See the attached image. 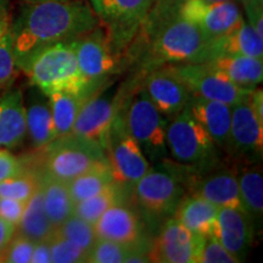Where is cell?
<instances>
[{
  "label": "cell",
  "instance_id": "1",
  "mask_svg": "<svg viewBox=\"0 0 263 263\" xmlns=\"http://www.w3.org/2000/svg\"><path fill=\"white\" fill-rule=\"evenodd\" d=\"M100 25L87 0H48L26 3L11 18L15 64L26 72L43 49L81 37Z\"/></svg>",
  "mask_w": 263,
  "mask_h": 263
},
{
  "label": "cell",
  "instance_id": "2",
  "mask_svg": "<svg viewBox=\"0 0 263 263\" xmlns=\"http://www.w3.org/2000/svg\"><path fill=\"white\" fill-rule=\"evenodd\" d=\"M159 27L151 39L144 65L149 70L163 65L199 64L207 60L210 41L178 12L157 20Z\"/></svg>",
  "mask_w": 263,
  "mask_h": 263
},
{
  "label": "cell",
  "instance_id": "3",
  "mask_svg": "<svg viewBox=\"0 0 263 263\" xmlns=\"http://www.w3.org/2000/svg\"><path fill=\"white\" fill-rule=\"evenodd\" d=\"M176 176L185 192L200 196L217 207L242 209L235 167L226 161L210 166H185L167 159L160 162Z\"/></svg>",
  "mask_w": 263,
  "mask_h": 263
},
{
  "label": "cell",
  "instance_id": "4",
  "mask_svg": "<svg viewBox=\"0 0 263 263\" xmlns=\"http://www.w3.org/2000/svg\"><path fill=\"white\" fill-rule=\"evenodd\" d=\"M25 73L32 85L47 95L67 91L88 97L76 57L74 39L43 49L32 59Z\"/></svg>",
  "mask_w": 263,
  "mask_h": 263
},
{
  "label": "cell",
  "instance_id": "5",
  "mask_svg": "<svg viewBox=\"0 0 263 263\" xmlns=\"http://www.w3.org/2000/svg\"><path fill=\"white\" fill-rule=\"evenodd\" d=\"M132 93L124 99L121 108L128 130L149 162L160 163L170 159L166 144L170 121L157 110L143 85Z\"/></svg>",
  "mask_w": 263,
  "mask_h": 263
},
{
  "label": "cell",
  "instance_id": "6",
  "mask_svg": "<svg viewBox=\"0 0 263 263\" xmlns=\"http://www.w3.org/2000/svg\"><path fill=\"white\" fill-rule=\"evenodd\" d=\"M43 171L64 182L108 162L104 147L90 138L68 133L57 137L43 149Z\"/></svg>",
  "mask_w": 263,
  "mask_h": 263
},
{
  "label": "cell",
  "instance_id": "7",
  "mask_svg": "<svg viewBox=\"0 0 263 263\" xmlns=\"http://www.w3.org/2000/svg\"><path fill=\"white\" fill-rule=\"evenodd\" d=\"M166 144L170 159L185 166L202 167L222 162V151L186 107L168 122Z\"/></svg>",
  "mask_w": 263,
  "mask_h": 263
},
{
  "label": "cell",
  "instance_id": "8",
  "mask_svg": "<svg viewBox=\"0 0 263 263\" xmlns=\"http://www.w3.org/2000/svg\"><path fill=\"white\" fill-rule=\"evenodd\" d=\"M74 48L88 97L112 83V77L120 72L121 57L114 49L103 26L99 25L76 38Z\"/></svg>",
  "mask_w": 263,
  "mask_h": 263
},
{
  "label": "cell",
  "instance_id": "9",
  "mask_svg": "<svg viewBox=\"0 0 263 263\" xmlns=\"http://www.w3.org/2000/svg\"><path fill=\"white\" fill-rule=\"evenodd\" d=\"M155 0H89L99 22L120 57L133 41Z\"/></svg>",
  "mask_w": 263,
  "mask_h": 263
},
{
  "label": "cell",
  "instance_id": "10",
  "mask_svg": "<svg viewBox=\"0 0 263 263\" xmlns=\"http://www.w3.org/2000/svg\"><path fill=\"white\" fill-rule=\"evenodd\" d=\"M104 150L115 182L121 185L133 186L150 168V162L128 130L121 110L108 128Z\"/></svg>",
  "mask_w": 263,
  "mask_h": 263
},
{
  "label": "cell",
  "instance_id": "11",
  "mask_svg": "<svg viewBox=\"0 0 263 263\" xmlns=\"http://www.w3.org/2000/svg\"><path fill=\"white\" fill-rule=\"evenodd\" d=\"M134 199L144 213L151 218L172 217L185 189L173 173L160 164L149 168L133 185Z\"/></svg>",
  "mask_w": 263,
  "mask_h": 263
},
{
  "label": "cell",
  "instance_id": "12",
  "mask_svg": "<svg viewBox=\"0 0 263 263\" xmlns=\"http://www.w3.org/2000/svg\"><path fill=\"white\" fill-rule=\"evenodd\" d=\"M170 67L188 87L192 94L209 100L221 101L230 106L248 100L254 90L232 83L212 71L203 62L170 65Z\"/></svg>",
  "mask_w": 263,
  "mask_h": 263
},
{
  "label": "cell",
  "instance_id": "13",
  "mask_svg": "<svg viewBox=\"0 0 263 263\" xmlns=\"http://www.w3.org/2000/svg\"><path fill=\"white\" fill-rule=\"evenodd\" d=\"M111 84L95 91L84 101L72 128V133L90 138L103 147L106 143L108 128L126 99L123 91L111 89Z\"/></svg>",
  "mask_w": 263,
  "mask_h": 263
},
{
  "label": "cell",
  "instance_id": "14",
  "mask_svg": "<svg viewBox=\"0 0 263 263\" xmlns=\"http://www.w3.org/2000/svg\"><path fill=\"white\" fill-rule=\"evenodd\" d=\"M263 124L252 112L249 99L232 106V124L226 155L235 164L261 163Z\"/></svg>",
  "mask_w": 263,
  "mask_h": 263
},
{
  "label": "cell",
  "instance_id": "15",
  "mask_svg": "<svg viewBox=\"0 0 263 263\" xmlns=\"http://www.w3.org/2000/svg\"><path fill=\"white\" fill-rule=\"evenodd\" d=\"M178 14L195 25L209 41L221 37L244 21L241 11L234 0H183L179 5Z\"/></svg>",
  "mask_w": 263,
  "mask_h": 263
},
{
  "label": "cell",
  "instance_id": "16",
  "mask_svg": "<svg viewBox=\"0 0 263 263\" xmlns=\"http://www.w3.org/2000/svg\"><path fill=\"white\" fill-rule=\"evenodd\" d=\"M199 236L193 234L173 217L167 219L147 251L150 262L195 263Z\"/></svg>",
  "mask_w": 263,
  "mask_h": 263
},
{
  "label": "cell",
  "instance_id": "17",
  "mask_svg": "<svg viewBox=\"0 0 263 263\" xmlns=\"http://www.w3.org/2000/svg\"><path fill=\"white\" fill-rule=\"evenodd\" d=\"M147 95L157 110L171 121L188 104L192 93L170 65L151 70L143 82Z\"/></svg>",
  "mask_w": 263,
  "mask_h": 263
},
{
  "label": "cell",
  "instance_id": "18",
  "mask_svg": "<svg viewBox=\"0 0 263 263\" xmlns=\"http://www.w3.org/2000/svg\"><path fill=\"white\" fill-rule=\"evenodd\" d=\"M255 227L241 209L219 207L213 235L238 262H244L255 238Z\"/></svg>",
  "mask_w": 263,
  "mask_h": 263
},
{
  "label": "cell",
  "instance_id": "19",
  "mask_svg": "<svg viewBox=\"0 0 263 263\" xmlns=\"http://www.w3.org/2000/svg\"><path fill=\"white\" fill-rule=\"evenodd\" d=\"M98 239L110 240L133 248H141V227L140 217L122 201L107 209L94 224Z\"/></svg>",
  "mask_w": 263,
  "mask_h": 263
},
{
  "label": "cell",
  "instance_id": "20",
  "mask_svg": "<svg viewBox=\"0 0 263 263\" xmlns=\"http://www.w3.org/2000/svg\"><path fill=\"white\" fill-rule=\"evenodd\" d=\"M193 117L201 124L222 154L228 149L232 124V106L192 94L185 105Z\"/></svg>",
  "mask_w": 263,
  "mask_h": 263
},
{
  "label": "cell",
  "instance_id": "21",
  "mask_svg": "<svg viewBox=\"0 0 263 263\" xmlns=\"http://www.w3.org/2000/svg\"><path fill=\"white\" fill-rule=\"evenodd\" d=\"M27 137L24 93L8 88L0 95V146L12 150L21 146Z\"/></svg>",
  "mask_w": 263,
  "mask_h": 263
},
{
  "label": "cell",
  "instance_id": "22",
  "mask_svg": "<svg viewBox=\"0 0 263 263\" xmlns=\"http://www.w3.org/2000/svg\"><path fill=\"white\" fill-rule=\"evenodd\" d=\"M27 136L32 146L41 150L57 138L49 98L37 87L32 85L24 97Z\"/></svg>",
  "mask_w": 263,
  "mask_h": 263
},
{
  "label": "cell",
  "instance_id": "23",
  "mask_svg": "<svg viewBox=\"0 0 263 263\" xmlns=\"http://www.w3.org/2000/svg\"><path fill=\"white\" fill-rule=\"evenodd\" d=\"M219 55H242L262 59L263 37L244 20L226 34L210 41L206 61Z\"/></svg>",
  "mask_w": 263,
  "mask_h": 263
},
{
  "label": "cell",
  "instance_id": "24",
  "mask_svg": "<svg viewBox=\"0 0 263 263\" xmlns=\"http://www.w3.org/2000/svg\"><path fill=\"white\" fill-rule=\"evenodd\" d=\"M203 64L232 83L248 89H255L263 80L262 59L242 55H219Z\"/></svg>",
  "mask_w": 263,
  "mask_h": 263
},
{
  "label": "cell",
  "instance_id": "25",
  "mask_svg": "<svg viewBox=\"0 0 263 263\" xmlns=\"http://www.w3.org/2000/svg\"><path fill=\"white\" fill-rule=\"evenodd\" d=\"M242 209L248 213L255 230L261 228L263 218V177L261 163L234 164Z\"/></svg>",
  "mask_w": 263,
  "mask_h": 263
},
{
  "label": "cell",
  "instance_id": "26",
  "mask_svg": "<svg viewBox=\"0 0 263 263\" xmlns=\"http://www.w3.org/2000/svg\"><path fill=\"white\" fill-rule=\"evenodd\" d=\"M218 209L202 197L185 193L173 213V218L195 235L213 234Z\"/></svg>",
  "mask_w": 263,
  "mask_h": 263
},
{
  "label": "cell",
  "instance_id": "27",
  "mask_svg": "<svg viewBox=\"0 0 263 263\" xmlns=\"http://www.w3.org/2000/svg\"><path fill=\"white\" fill-rule=\"evenodd\" d=\"M39 188H41L45 212L51 224L57 228L68 217L73 215V206L67 182L41 172L39 173Z\"/></svg>",
  "mask_w": 263,
  "mask_h": 263
},
{
  "label": "cell",
  "instance_id": "28",
  "mask_svg": "<svg viewBox=\"0 0 263 263\" xmlns=\"http://www.w3.org/2000/svg\"><path fill=\"white\" fill-rule=\"evenodd\" d=\"M55 227L45 212L41 188L33 194V196L26 203L21 221L16 227V232L32 240L33 242L44 241L50 238Z\"/></svg>",
  "mask_w": 263,
  "mask_h": 263
},
{
  "label": "cell",
  "instance_id": "29",
  "mask_svg": "<svg viewBox=\"0 0 263 263\" xmlns=\"http://www.w3.org/2000/svg\"><path fill=\"white\" fill-rule=\"evenodd\" d=\"M48 98L51 108L52 120H54L55 130H57V137L71 133L82 105L84 104L88 97H85L82 93L61 91V93L48 95Z\"/></svg>",
  "mask_w": 263,
  "mask_h": 263
},
{
  "label": "cell",
  "instance_id": "30",
  "mask_svg": "<svg viewBox=\"0 0 263 263\" xmlns=\"http://www.w3.org/2000/svg\"><path fill=\"white\" fill-rule=\"evenodd\" d=\"M112 183L115 179L110 163L104 162L68 180L67 186L72 201L77 203L100 193Z\"/></svg>",
  "mask_w": 263,
  "mask_h": 263
},
{
  "label": "cell",
  "instance_id": "31",
  "mask_svg": "<svg viewBox=\"0 0 263 263\" xmlns=\"http://www.w3.org/2000/svg\"><path fill=\"white\" fill-rule=\"evenodd\" d=\"M11 38V16L6 5L0 6V91L11 87L16 76Z\"/></svg>",
  "mask_w": 263,
  "mask_h": 263
},
{
  "label": "cell",
  "instance_id": "32",
  "mask_svg": "<svg viewBox=\"0 0 263 263\" xmlns=\"http://www.w3.org/2000/svg\"><path fill=\"white\" fill-rule=\"evenodd\" d=\"M121 188H122V185L115 182L106 186L104 190H101L100 193L74 203L73 215L91 223V224H95V222L100 218L101 215L107 209L121 202V200H122Z\"/></svg>",
  "mask_w": 263,
  "mask_h": 263
},
{
  "label": "cell",
  "instance_id": "33",
  "mask_svg": "<svg viewBox=\"0 0 263 263\" xmlns=\"http://www.w3.org/2000/svg\"><path fill=\"white\" fill-rule=\"evenodd\" d=\"M39 173L24 170L11 177V178L0 183V197L20 200L27 202L39 189Z\"/></svg>",
  "mask_w": 263,
  "mask_h": 263
},
{
  "label": "cell",
  "instance_id": "34",
  "mask_svg": "<svg viewBox=\"0 0 263 263\" xmlns=\"http://www.w3.org/2000/svg\"><path fill=\"white\" fill-rule=\"evenodd\" d=\"M55 230L64 238L68 239L81 249L89 252L98 240L94 224L84 221L78 216L72 215L64 223L57 227Z\"/></svg>",
  "mask_w": 263,
  "mask_h": 263
},
{
  "label": "cell",
  "instance_id": "35",
  "mask_svg": "<svg viewBox=\"0 0 263 263\" xmlns=\"http://www.w3.org/2000/svg\"><path fill=\"white\" fill-rule=\"evenodd\" d=\"M133 248L110 240L98 239L93 248L88 252V261L90 263H124L128 256L134 250Z\"/></svg>",
  "mask_w": 263,
  "mask_h": 263
},
{
  "label": "cell",
  "instance_id": "36",
  "mask_svg": "<svg viewBox=\"0 0 263 263\" xmlns=\"http://www.w3.org/2000/svg\"><path fill=\"white\" fill-rule=\"evenodd\" d=\"M50 246L51 262L54 263H83L88 261V252L54 230L48 239Z\"/></svg>",
  "mask_w": 263,
  "mask_h": 263
},
{
  "label": "cell",
  "instance_id": "37",
  "mask_svg": "<svg viewBox=\"0 0 263 263\" xmlns=\"http://www.w3.org/2000/svg\"><path fill=\"white\" fill-rule=\"evenodd\" d=\"M195 263H239L213 234L200 235Z\"/></svg>",
  "mask_w": 263,
  "mask_h": 263
},
{
  "label": "cell",
  "instance_id": "38",
  "mask_svg": "<svg viewBox=\"0 0 263 263\" xmlns=\"http://www.w3.org/2000/svg\"><path fill=\"white\" fill-rule=\"evenodd\" d=\"M35 242L15 232L12 239L6 246L2 256V262L6 263H29Z\"/></svg>",
  "mask_w": 263,
  "mask_h": 263
},
{
  "label": "cell",
  "instance_id": "39",
  "mask_svg": "<svg viewBox=\"0 0 263 263\" xmlns=\"http://www.w3.org/2000/svg\"><path fill=\"white\" fill-rule=\"evenodd\" d=\"M26 203L27 202L20 201V200L0 197V218L17 227L24 215Z\"/></svg>",
  "mask_w": 263,
  "mask_h": 263
},
{
  "label": "cell",
  "instance_id": "40",
  "mask_svg": "<svg viewBox=\"0 0 263 263\" xmlns=\"http://www.w3.org/2000/svg\"><path fill=\"white\" fill-rule=\"evenodd\" d=\"M24 162L8 149H0V183L24 170Z\"/></svg>",
  "mask_w": 263,
  "mask_h": 263
},
{
  "label": "cell",
  "instance_id": "41",
  "mask_svg": "<svg viewBox=\"0 0 263 263\" xmlns=\"http://www.w3.org/2000/svg\"><path fill=\"white\" fill-rule=\"evenodd\" d=\"M249 16V24L263 37V11L262 0H242Z\"/></svg>",
  "mask_w": 263,
  "mask_h": 263
},
{
  "label": "cell",
  "instance_id": "42",
  "mask_svg": "<svg viewBox=\"0 0 263 263\" xmlns=\"http://www.w3.org/2000/svg\"><path fill=\"white\" fill-rule=\"evenodd\" d=\"M51 255H50V246H49L48 240L44 241L35 242L34 249H33L31 263H50Z\"/></svg>",
  "mask_w": 263,
  "mask_h": 263
},
{
  "label": "cell",
  "instance_id": "43",
  "mask_svg": "<svg viewBox=\"0 0 263 263\" xmlns=\"http://www.w3.org/2000/svg\"><path fill=\"white\" fill-rule=\"evenodd\" d=\"M15 232L16 226L0 218V262H2V256L4 254L6 246H8L10 240L12 239Z\"/></svg>",
  "mask_w": 263,
  "mask_h": 263
},
{
  "label": "cell",
  "instance_id": "44",
  "mask_svg": "<svg viewBox=\"0 0 263 263\" xmlns=\"http://www.w3.org/2000/svg\"><path fill=\"white\" fill-rule=\"evenodd\" d=\"M249 104L251 106L252 112L257 117V120L263 124V91L261 88L256 87L251 91L249 98Z\"/></svg>",
  "mask_w": 263,
  "mask_h": 263
},
{
  "label": "cell",
  "instance_id": "45",
  "mask_svg": "<svg viewBox=\"0 0 263 263\" xmlns=\"http://www.w3.org/2000/svg\"><path fill=\"white\" fill-rule=\"evenodd\" d=\"M25 3H41V2H48V0H24Z\"/></svg>",
  "mask_w": 263,
  "mask_h": 263
},
{
  "label": "cell",
  "instance_id": "46",
  "mask_svg": "<svg viewBox=\"0 0 263 263\" xmlns=\"http://www.w3.org/2000/svg\"><path fill=\"white\" fill-rule=\"evenodd\" d=\"M6 5V0H0V6Z\"/></svg>",
  "mask_w": 263,
  "mask_h": 263
},
{
  "label": "cell",
  "instance_id": "47",
  "mask_svg": "<svg viewBox=\"0 0 263 263\" xmlns=\"http://www.w3.org/2000/svg\"><path fill=\"white\" fill-rule=\"evenodd\" d=\"M207 2H224V0H207Z\"/></svg>",
  "mask_w": 263,
  "mask_h": 263
}]
</instances>
